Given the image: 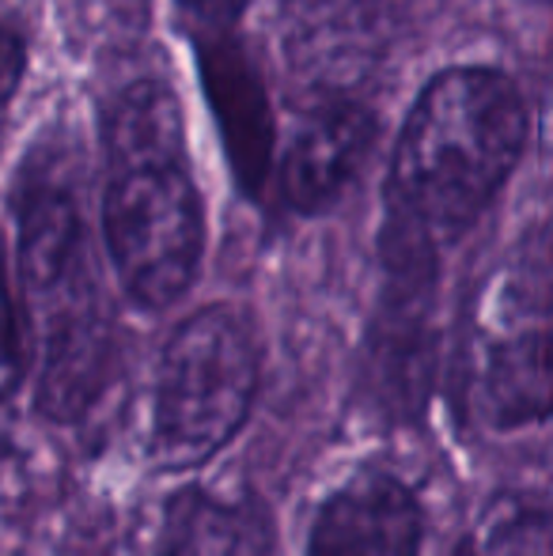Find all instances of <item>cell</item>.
<instances>
[{"instance_id": "obj_9", "label": "cell", "mask_w": 553, "mask_h": 556, "mask_svg": "<svg viewBox=\"0 0 553 556\" xmlns=\"http://www.w3.org/2000/svg\"><path fill=\"white\" fill-rule=\"evenodd\" d=\"M155 556H269V530L247 507L186 489L163 511Z\"/></svg>"}, {"instance_id": "obj_4", "label": "cell", "mask_w": 553, "mask_h": 556, "mask_svg": "<svg viewBox=\"0 0 553 556\" xmlns=\"http://www.w3.org/2000/svg\"><path fill=\"white\" fill-rule=\"evenodd\" d=\"M458 397L493 432L553 417V254L519 250L486 277L458 352Z\"/></svg>"}, {"instance_id": "obj_3", "label": "cell", "mask_w": 553, "mask_h": 556, "mask_svg": "<svg viewBox=\"0 0 553 556\" xmlns=\"http://www.w3.org/2000/svg\"><path fill=\"white\" fill-rule=\"evenodd\" d=\"M58 148L30 152L15 178L20 273L38 326V409L76 420L106 379V326L91 277L88 231Z\"/></svg>"}, {"instance_id": "obj_12", "label": "cell", "mask_w": 553, "mask_h": 556, "mask_svg": "<svg viewBox=\"0 0 553 556\" xmlns=\"http://www.w3.org/2000/svg\"><path fill=\"white\" fill-rule=\"evenodd\" d=\"M27 73V27L12 12L8 0H0V106L12 103Z\"/></svg>"}, {"instance_id": "obj_6", "label": "cell", "mask_w": 553, "mask_h": 556, "mask_svg": "<svg viewBox=\"0 0 553 556\" xmlns=\"http://www.w3.org/2000/svg\"><path fill=\"white\" fill-rule=\"evenodd\" d=\"M376 144V114L349 99L315 106L292 132L285 155L277 160V193L292 213H326Z\"/></svg>"}, {"instance_id": "obj_8", "label": "cell", "mask_w": 553, "mask_h": 556, "mask_svg": "<svg viewBox=\"0 0 553 556\" xmlns=\"http://www.w3.org/2000/svg\"><path fill=\"white\" fill-rule=\"evenodd\" d=\"M425 515L417 496L387 473H361L341 484L307 538V556H417Z\"/></svg>"}, {"instance_id": "obj_7", "label": "cell", "mask_w": 553, "mask_h": 556, "mask_svg": "<svg viewBox=\"0 0 553 556\" xmlns=\"http://www.w3.org/2000/svg\"><path fill=\"white\" fill-rule=\"evenodd\" d=\"M201 88L221 125V140L239 186L247 193H262L274 175V114H269L266 84L254 61L247 58L236 35L198 38Z\"/></svg>"}, {"instance_id": "obj_2", "label": "cell", "mask_w": 553, "mask_h": 556, "mask_svg": "<svg viewBox=\"0 0 553 556\" xmlns=\"http://www.w3.org/2000/svg\"><path fill=\"white\" fill-rule=\"evenodd\" d=\"M524 144L527 111L508 76L481 65L432 76L391 155L387 231L432 250L463 235L508 182Z\"/></svg>"}, {"instance_id": "obj_1", "label": "cell", "mask_w": 553, "mask_h": 556, "mask_svg": "<svg viewBox=\"0 0 553 556\" xmlns=\"http://www.w3.org/2000/svg\"><path fill=\"white\" fill-rule=\"evenodd\" d=\"M103 239L126 295L178 303L205 254V205L186 152V117L163 80H137L103 117Z\"/></svg>"}, {"instance_id": "obj_11", "label": "cell", "mask_w": 553, "mask_h": 556, "mask_svg": "<svg viewBox=\"0 0 553 556\" xmlns=\"http://www.w3.org/2000/svg\"><path fill=\"white\" fill-rule=\"evenodd\" d=\"M23 367H27V356H23L20 318H15L4 262H0V402H8L15 394V387L23 382Z\"/></svg>"}, {"instance_id": "obj_10", "label": "cell", "mask_w": 553, "mask_h": 556, "mask_svg": "<svg viewBox=\"0 0 553 556\" xmlns=\"http://www.w3.org/2000/svg\"><path fill=\"white\" fill-rule=\"evenodd\" d=\"M455 556H553V507L501 504L463 538Z\"/></svg>"}, {"instance_id": "obj_5", "label": "cell", "mask_w": 553, "mask_h": 556, "mask_svg": "<svg viewBox=\"0 0 553 556\" xmlns=\"http://www.w3.org/2000/svg\"><path fill=\"white\" fill-rule=\"evenodd\" d=\"M259 344L236 307H201L160 356L152 402V462L163 473L198 469L251 417Z\"/></svg>"}, {"instance_id": "obj_13", "label": "cell", "mask_w": 553, "mask_h": 556, "mask_svg": "<svg viewBox=\"0 0 553 556\" xmlns=\"http://www.w3.org/2000/svg\"><path fill=\"white\" fill-rule=\"evenodd\" d=\"M186 12L193 27V38H209V35H228L236 27L239 12L247 8V0H175Z\"/></svg>"}]
</instances>
